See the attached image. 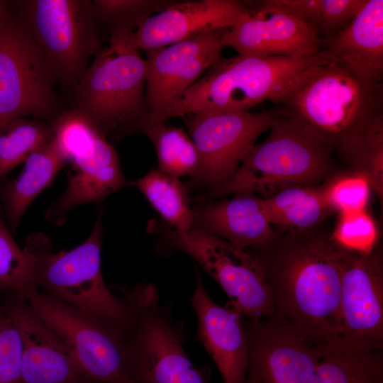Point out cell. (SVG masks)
Instances as JSON below:
<instances>
[{"instance_id": "cell-15", "label": "cell", "mask_w": 383, "mask_h": 383, "mask_svg": "<svg viewBox=\"0 0 383 383\" xmlns=\"http://www.w3.org/2000/svg\"><path fill=\"white\" fill-rule=\"evenodd\" d=\"M227 28L146 52L145 116L174 104L221 57Z\"/></svg>"}, {"instance_id": "cell-21", "label": "cell", "mask_w": 383, "mask_h": 383, "mask_svg": "<svg viewBox=\"0 0 383 383\" xmlns=\"http://www.w3.org/2000/svg\"><path fill=\"white\" fill-rule=\"evenodd\" d=\"M329 62L370 82L383 81V1L366 0L354 18L321 41Z\"/></svg>"}, {"instance_id": "cell-9", "label": "cell", "mask_w": 383, "mask_h": 383, "mask_svg": "<svg viewBox=\"0 0 383 383\" xmlns=\"http://www.w3.org/2000/svg\"><path fill=\"white\" fill-rule=\"evenodd\" d=\"M57 84L16 9L0 1V128L18 118L52 116L58 106Z\"/></svg>"}, {"instance_id": "cell-22", "label": "cell", "mask_w": 383, "mask_h": 383, "mask_svg": "<svg viewBox=\"0 0 383 383\" xmlns=\"http://www.w3.org/2000/svg\"><path fill=\"white\" fill-rule=\"evenodd\" d=\"M72 164L67 187L48 211L49 219L60 222L74 206L99 201L126 184L118 154L106 140L93 154Z\"/></svg>"}, {"instance_id": "cell-31", "label": "cell", "mask_w": 383, "mask_h": 383, "mask_svg": "<svg viewBox=\"0 0 383 383\" xmlns=\"http://www.w3.org/2000/svg\"><path fill=\"white\" fill-rule=\"evenodd\" d=\"M173 2L168 0L91 1L97 23L109 28V39L114 40L129 37L149 17Z\"/></svg>"}, {"instance_id": "cell-2", "label": "cell", "mask_w": 383, "mask_h": 383, "mask_svg": "<svg viewBox=\"0 0 383 383\" xmlns=\"http://www.w3.org/2000/svg\"><path fill=\"white\" fill-rule=\"evenodd\" d=\"M272 102L349 170L365 172L382 162L383 83L328 62L305 70Z\"/></svg>"}, {"instance_id": "cell-11", "label": "cell", "mask_w": 383, "mask_h": 383, "mask_svg": "<svg viewBox=\"0 0 383 383\" xmlns=\"http://www.w3.org/2000/svg\"><path fill=\"white\" fill-rule=\"evenodd\" d=\"M165 231L170 247L195 260L221 286L229 298L228 303L242 316L260 320L274 315L268 287L252 253L202 231Z\"/></svg>"}, {"instance_id": "cell-24", "label": "cell", "mask_w": 383, "mask_h": 383, "mask_svg": "<svg viewBox=\"0 0 383 383\" xmlns=\"http://www.w3.org/2000/svg\"><path fill=\"white\" fill-rule=\"evenodd\" d=\"M23 164L16 179L0 184V199L13 231L29 205L51 184L65 163L50 141L33 151Z\"/></svg>"}, {"instance_id": "cell-23", "label": "cell", "mask_w": 383, "mask_h": 383, "mask_svg": "<svg viewBox=\"0 0 383 383\" xmlns=\"http://www.w3.org/2000/svg\"><path fill=\"white\" fill-rule=\"evenodd\" d=\"M261 198L269 221L279 233L316 228L333 214L322 184L287 187Z\"/></svg>"}, {"instance_id": "cell-7", "label": "cell", "mask_w": 383, "mask_h": 383, "mask_svg": "<svg viewBox=\"0 0 383 383\" xmlns=\"http://www.w3.org/2000/svg\"><path fill=\"white\" fill-rule=\"evenodd\" d=\"M77 84L74 109L105 134L123 137L146 115L147 63L138 49L108 40Z\"/></svg>"}, {"instance_id": "cell-10", "label": "cell", "mask_w": 383, "mask_h": 383, "mask_svg": "<svg viewBox=\"0 0 383 383\" xmlns=\"http://www.w3.org/2000/svg\"><path fill=\"white\" fill-rule=\"evenodd\" d=\"M96 383H133L126 333L120 328L33 287L21 294Z\"/></svg>"}, {"instance_id": "cell-3", "label": "cell", "mask_w": 383, "mask_h": 383, "mask_svg": "<svg viewBox=\"0 0 383 383\" xmlns=\"http://www.w3.org/2000/svg\"><path fill=\"white\" fill-rule=\"evenodd\" d=\"M328 62L323 49L301 57H221L174 104L144 116L137 128L190 113L248 111L265 101H273L305 70Z\"/></svg>"}, {"instance_id": "cell-18", "label": "cell", "mask_w": 383, "mask_h": 383, "mask_svg": "<svg viewBox=\"0 0 383 383\" xmlns=\"http://www.w3.org/2000/svg\"><path fill=\"white\" fill-rule=\"evenodd\" d=\"M249 13L245 1L200 0L176 1L145 20L121 40L145 52L212 30L232 27Z\"/></svg>"}, {"instance_id": "cell-20", "label": "cell", "mask_w": 383, "mask_h": 383, "mask_svg": "<svg viewBox=\"0 0 383 383\" xmlns=\"http://www.w3.org/2000/svg\"><path fill=\"white\" fill-rule=\"evenodd\" d=\"M192 229L218 236L244 250L260 248L276 235L262 198L243 193L228 199L199 202L193 208Z\"/></svg>"}, {"instance_id": "cell-25", "label": "cell", "mask_w": 383, "mask_h": 383, "mask_svg": "<svg viewBox=\"0 0 383 383\" xmlns=\"http://www.w3.org/2000/svg\"><path fill=\"white\" fill-rule=\"evenodd\" d=\"M261 3L296 18L322 41L345 28L366 0H264Z\"/></svg>"}, {"instance_id": "cell-6", "label": "cell", "mask_w": 383, "mask_h": 383, "mask_svg": "<svg viewBox=\"0 0 383 383\" xmlns=\"http://www.w3.org/2000/svg\"><path fill=\"white\" fill-rule=\"evenodd\" d=\"M131 309L134 323L126 335L128 365L133 383H206L184 349L182 322L160 302L154 284L141 283L120 290Z\"/></svg>"}, {"instance_id": "cell-32", "label": "cell", "mask_w": 383, "mask_h": 383, "mask_svg": "<svg viewBox=\"0 0 383 383\" xmlns=\"http://www.w3.org/2000/svg\"><path fill=\"white\" fill-rule=\"evenodd\" d=\"M37 287L31 250L21 249L5 225L0 209V290L20 294Z\"/></svg>"}, {"instance_id": "cell-33", "label": "cell", "mask_w": 383, "mask_h": 383, "mask_svg": "<svg viewBox=\"0 0 383 383\" xmlns=\"http://www.w3.org/2000/svg\"><path fill=\"white\" fill-rule=\"evenodd\" d=\"M322 186L331 209L339 215L365 210L372 191L366 177L348 169L339 170Z\"/></svg>"}, {"instance_id": "cell-13", "label": "cell", "mask_w": 383, "mask_h": 383, "mask_svg": "<svg viewBox=\"0 0 383 383\" xmlns=\"http://www.w3.org/2000/svg\"><path fill=\"white\" fill-rule=\"evenodd\" d=\"M340 345L383 350V253L348 252L342 274Z\"/></svg>"}, {"instance_id": "cell-28", "label": "cell", "mask_w": 383, "mask_h": 383, "mask_svg": "<svg viewBox=\"0 0 383 383\" xmlns=\"http://www.w3.org/2000/svg\"><path fill=\"white\" fill-rule=\"evenodd\" d=\"M140 133L146 135L155 146L157 170L178 178L187 175L192 179L196 175L199 155L184 129L159 121L145 126Z\"/></svg>"}, {"instance_id": "cell-12", "label": "cell", "mask_w": 383, "mask_h": 383, "mask_svg": "<svg viewBox=\"0 0 383 383\" xmlns=\"http://www.w3.org/2000/svg\"><path fill=\"white\" fill-rule=\"evenodd\" d=\"M199 155L189 187L215 189L228 181L257 138L270 130L272 113H196L182 117ZM206 191V192H207Z\"/></svg>"}, {"instance_id": "cell-30", "label": "cell", "mask_w": 383, "mask_h": 383, "mask_svg": "<svg viewBox=\"0 0 383 383\" xmlns=\"http://www.w3.org/2000/svg\"><path fill=\"white\" fill-rule=\"evenodd\" d=\"M50 126L37 119L18 118L0 128V180L38 148L52 140Z\"/></svg>"}, {"instance_id": "cell-19", "label": "cell", "mask_w": 383, "mask_h": 383, "mask_svg": "<svg viewBox=\"0 0 383 383\" xmlns=\"http://www.w3.org/2000/svg\"><path fill=\"white\" fill-rule=\"evenodd\" d=\"M192 308L197 318V337L216 364L223 383H244L248 350L243 316L228 302L221 306L207 293L196 272Z\"/></svg>"}, {"instance_id": "cell-16", "label": "cell", "mask_w": 383, "mask_h": 383, "mask_svg": "<svg viewBox=\"0 0 383 383\" xmlns=\"http://www.w3.org/2000/svg\"><path fill=\"white\" fill-rule=\"evenodd\" d=\"M12 293L3 307L21 338V383H96L28 301Z\"/></svg>"}, {"instance_id": "cell-4", "label": "cell", "mask_w": 383, "mask_h": 383, "mask_svg": "<svg viewBox=\"0 0 383 383\" xmlns=\"http://www.w3.org/2000/svg\"><path fill=\"white\" fill-rule=\"evenodd\" d=\"M272 116L268 137L247 151L228 181L196 201L243 193L266 197L287 187L321 184L339 170L328 148L287 118Z\"/></svg>"}, {"instance_id": "cell-8", "label": "cell", "mask_w": 383, "mask_h": 383, "mask_svg": "<svg viewBox=\"0 0 383 383\" xmlns=\"http://www.w3.org/2000/svg\"><path fill=\"white\" fill-rule=\"evenodd\" d=\"M14 4L57 83L74 91L101 48L91 1L22 0Z\"/></svg>"}, {"instance_id": "cell-27", "label": "cell", "mask_w": 383, "mask_h": 383, "mask_svg": "<svg viewBox=\"0 0 383 383\" xmlns=\"http://www.w3.org/2000/svg\"><path fill=\"white\" fill-rule=\"evenodd\" d=\"M313 383H383V352L333 348L319 359Z\"/></svg>"}, {"instance_id": "cell-29", "label": "cell", "mask_w": 383, "mask_h": 383, "mask_svg": "<svg viewBox=\"0 0 383 383\" xmlns=\"http://www.w3.org/2000/svg\"><path fill=\"white\" fill-rule=\"evenodd\" d=\"M50 128L51 143L65 163L91 155L106 139L88 116L74 108L58 116Z\"/></svg>"}, {"instance_id": "cell-1", "label": "cell", "mask_w": 383, "mask_h": 383, "mask_svg": "<svg viewBox=\"0 0 383 383\" xmlns=\"http://www.w3.org/2000/svg\"><path fill=\"white\" fill-rule=\"evenodd\" d=\"M268 287L274 315L322 355L340 345L341 284L347 252L319 226L279 233L250 250Z\"/></svg>"}, {"instance_id": "cell-17", "label": "cell", "mask_w": 383, "mask_h": 383, "mask_svg": "<svg viewBox=\"0 0 383 383\" xmlns=\"http://www.w3.org/2000/svg\"><path fill=\"white\" fill-rule=\"evenodd\" d=\"M245 2L249 13L226 30L223 47L258 57H301L322 50L316 33L296 18L260 1Z\"/></svg>"}, {"instance_id": "cell-14", "label": "cell", "mask_w": 383, "mask_h": 383, "mask_svg": "<svg viewBox=\"0 0 383 383\" xmlns=\"http://www.w3.org/2000/svg\"><path fill=\"white\" fill-rule=\"evenodd\" d=\"M248 350L244 383H313L322 355L274 316L243 317Z\"/></svg>"}, {"instance_id": "cell-26", "label": "cell", "mask_w": 383, "mask_h": 383, "mask_svg": "<svg viewBox=\"0 0 383 383\" xmlns=\"http://www.w3.org/2000/svg\"><path fill=\"white\" fill-rule=\"evenodd\" d=\"M144 194L173 231L186 233L193 227V209L187 187L178 177L152 170L131 183Z\"/></svg>"}, {"instance_id": "cell-35", "label": "cell", "mask_w": 383, "mask_h": 383, "mask_svg": "<svg viewBox=\"0 0 383 383\" xmlns=\"http://www.w3.org/2000/svg\"><path fill=\"white\" fill-rule=\"evenodd\" d=\"M21 350L19 332L0 307V383H21Z\"/></svg>"}, {"instance_id": "cell-5", "label": "cell", "mask_w": 383, "mask_h": 383, "mask_svg": "<svg viewBox=\"0 0 383 383\" xmlns=\"http://www.w3.org/2000/svg\"><path fill=\"white\" fill-rule=\"evenodd\" d=\"M103 228L99 215L89 237L77 247L52 253L47 240L36 237L28 247L35 260L37 287L45 294L85 311L126 334L134 323L133 311L106 287L101 269Z\"/></svg>"}, {"instance_id": "cell-34", "label": "cell", "mask_w": 383, "mask_h": 383, "mask_svg": "<svg viewBox=\"0 0 383 383\" xmlns=\"http://www.w3.org/2000/svg\"><path fill=\"white\" fill-rule=\"evenodd\" d=\"M330 235L338 248L350 253L367 255L379 245L376 222L366 210L340 214Z\"/></svg>"}]
</instances>
